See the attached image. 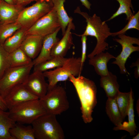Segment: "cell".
<instances>
[{"label":"cell","instance_id":"1","mask_svg":"<svg viewBox=\"0 0 139 139\" xmlns=\"http://www.w3.org/2000/svg\"><path fill=\"white\" fill-rule=\"evenodd\" d=\"M73 84L79 98L82 117L85 123L93 120L92 114L97 103V88L92 80L82 76L70 75L68 79Z\"/></svg>","mask_w":139,"mask_h":139},{"label":"cell","instance_id":"2","mask_svg":"<svg viewBox=\"0 0 139 139\" xmlns=\"http://www.w3.org/2000/svg\"><path fill=\"white\" fill-rule=\"evenodd\" d=\"M75 13L80 14L86 20L87 23L85 29L80 36H90L95 37L97 39L96 45L93 51L88 55L89 58L108 48V44L106 41L107 38L111 36L110 28L106 22L102 21L100 18L94 14L92 16H89L86 12H81L77 7L74 11Z\"/></svg>","mask_w":139,"mask_h":139},{"label":"cell","instance_id":"3","mask_svg":"<svg viewBox=\"0 0 139 139\" xmlns=\"http://www.w3.org/2000/svg\"><path fill=\"white\" fill-rule=\"evenodd\" d=\"M84 63L81 61V57H73L67 58L61 66L43 72L45 77L48 79V90L56 86L58 82L68 79L71 75L75 77L80 75Z\"/></svg>","mask_w":139,"mask_h":139},{"label":"cell","instance_id":"4","mask_svg":"<svg viewBox=\"0 0 139 139\" xmlns=\"http://www.w3.org/2000/svg\"><path fill=\"white\" fill-rule=\"evenodd\" d=\"M55 115L46 113L32 123L35 139H64L63 130Z\"/></svg>","mask_w":139,"mask_h":139},{"label":"cell","instance_id":"5","mask_svg":"<svg viewBox=\"0 0 139 139\" xmlns=\"http://www.w3.org/2000/svg\"><path fill=\"white\" fill-rule=\"evenodd\" d=\"M9 116L16 122L31 124L36 119L47 112L39 99L28 101L9 110Z\"/></svg>","mask_w":139,"mask_h":139},{"label":"cell","instance_id":"6","mask_svg":"<svg viewBox=\"0 0 139 139\" xmlns=\"http://www.w3.org/2000/svg\"><path fill=\"white\" fill-rule=\"evenodd\" d=\"M39 99L47 113L60 115L69 108L66 91L62 86L57 85L48 90L46 94Z\"/></svg>","mask_w":139,"mask_h":139},{"label":"cell","instance_id":"7","mask_svg":"<svg viewBox=\"0 0 139 139\" xmlns=\"http://www.w3.org/2000/svg\"><path fill=\"white\" fill-rule=\"evenodd\" d=\"M53 8L51 0H38L32 5L25 7L16 22L27 30Z\"/></svg>","mask_w":139,"mask_h":139},{"label":"cell","instance_id":"8","mask_svg":"<svg viewBox=\"0 0 139 139\" xmlns=\"http://www.w3.org/2000/svg\"><path fill=\"white\" fill-rule=\"evenodd\" d=\"M33 63L19 67H10L0 79V92L4 97L15 86L23 84L33 67Z\"/></svg>","mask_w":139,"mask_h":139},{"label":"cell","instance_id":"9","mask_svg":"<svg viewBox=\"0 0 139 139\" xmlns=\"http://www.w3.org/2000/svg\"><path fill=\"white\" fill-rule=\"evenodd\" d=\"M61 27L56 11L53 9L43 16L26 32V35H35L44 37L55 32Z\"/></svg>","mask_w":139,"mask_h":139},{"label":"cell","instance_id":"10","mask_svg":"<svg viewBox=\"0 0 139 139\" xmlns=\"http://www.w3.org/2000/svg\"><path fill=\"white\" fill-rule=\"evenodd\" d=\"M118 36L119 39L115 38L113 40L121 45L122 50L119 54L115 57V60L112 64L118 66L121 74L128 73L126 68L125 64L132 53L139 51V46H134L133 44H136L139 46V39L138 38L126 36L124 34H121Z\"/></svg>","mask_w":139,"mask_h":139},{"label":"cell","instance_id":"11","mask_svg":"<svg viewBox=\"0 0 139 139\" xmlns=\"http://www.w3.org/2000/svg\"><path fill=\"white\" fill-rule=\"evenodd\" d=\"M43 73L33 71L30 74L23 84L30 92L40 99L46 94L48 84L45 80Z\"/></svg>","mask_w":139,"mask_h":139},{"label":"cell","instance_id":"12","mask_svg":"<svg viewBox=\"0 0 139 139\" xmlns=\"http://www.w3.org/2000/svg\"><path fill=\"white\" fill-rule=\"evenodd\" d=\"M4 98L8 110L23 102L39 99L28 90L23 84L13 88Z\"/></svg>","mask_w":139,"mask_h":139},{"label":"cell","instance_id":"13","mask_svg":"<svg viewBox=\"0 0 139 139\" xmlns=\"http://www.w3.org/2000/svg\"><path fill=\"white\" fill-rule=\"evenodd\" d=\"M75 26L71 20L68 23L66 31L61 39L55 44L52 49L51 57H64L73 44L72 30H74Z\"/></svg>","mask_w":139,"mask_h":139},{"label":"cell","instance_id":"14","mask_svg":"<svg viewBox=\"0 0 139 139\" xmlns=\"http://www.w3.org/2000/svg\"><path fill=\"white\" fill-rule=\"evenodd\" d=\"M44 37L27 35L20 48L30 58L33 60L37 57L40 51Z\"/></svg>","mask_w":139,"mask_h":139},{"label":"cell","instance_id":"15","mask_svg":"<svg viewBox=\"0 0 139 139\" xmlns=\"http://www.w3.org/2000/svg\"><path fill=\"white\" fill-rule=\"evenodd\" d=\"M24 7L18 4H9L0 0V22L5 24L16 22Z\"/></svg>","mask_w":139,"mask_h":139},{"label":"cell","instance_id":"16","mask_svg":"<svg viewBox=\"0 0 139 139\" xmlns=\"http://www.w3.org/2000/svg\"><path fill=\"white\" fill-rule=\"evenodd\" d=\"M60 29V27L54 33L44 37L40 51L37 57L32 60L34 66L52 57L51 50L54 45L60 40L57 36Z\"/></svg>","mask_w":139,"mask_h":139},{"label":"cell","instance_id":"17","mask_svg":"<svg viewBox=\"0 0 139 139\" xmlns=\"http://www.w3.org/2000/svg\"><path fill=\"white\" fill-rule=\"evenodd\" d=\"M115 57L108 52L100 53L89 58V64L93 66L98 75L101 77L107 75L109 73L107 64L109 60Z\"/></svg>","mask_w":139,"mask_h":139},{"label":"cell","instance_id":"18","mask_svg":"<svg viewBox=\"0 0 139 139\" xmlns=\"http://www.w3.org/2000/svg\"><path fill=\"white\" fill-rule=\"evenodd\" d=\"M100 83L108 98H115L120 92L117 77L110 71L107 75L101 77Z\"/></svg>","mask_w":139,"mask_h":139},{"label":"cell","instance_id":"19","mask_svg":"<svg viewBox=\"0 0 139 139\" xmlns=\"http://www.w3.org/2000/svg\"><path fill=\"white\" fill-rule=\"evenodd\" d=\"M27 30L21 28L7 39L2 44L5 50L10 53L19 48L26 36Z\"/></svg>","mask_w":139,"mask_h":139},{"label":"cell","instance_id":"20","mask_svg":"<svg viewBox=\"0 0 139 139\" xmlns=\"http://www.w3.org/2000/svg\"><path fill=\"white\" fill-rule=\"evenodd\" d=\"M134 99L133 97V92L132 91L130 97V103L127 111L128 121L124 122L120 125L116 126L114 130H124L128 132L131 135L135 134L137 131L136 126L134 120V111L133 108Z\"/></svg>","mask_w":139,"mask_h":139},{"label":"cell","instance_id":"21","mask_svg":"<svg viewBox=\"0 0 139 139\" xmlns=\"http://www.w3.org/2000/svg\"><path fill=\"white\" fill-rule=\"evenodd\" d=\"M16 122L9 116V112L0 110V139H14L11 135L10 129Z\"/></svg>","mask_w":139,"mask_h":139},{"label":"cell","instance_id":"22","mask_svg":"<svg viewBox=\"0 0 139 139\" xmlns=\"http://www.w3.org/2000/svg\"><path fill=\"white\" fill-rule=\"evenodd\" d=\"M60 23L63 36L64 34L68 23L72 18L67 15L64 7L65 0H52Z\"/></svg>","mask_w":139,"mask_h":139},{"label":"cell","instance_id":"23","mask_svg":"<svg viewBox=\"0 0 139 139\" xmlns=\"http://www.w3.org/2000/svg\"><path fill=\"white\" fill-rule=\"evenodd\" d=\"M10 133L14 139H35L32 126H25L18 123L11 128Z\"/></svg>","mask_w":139,"mask_h":139},{"label":"cell","instance_id":"24","mask_svg":"<svg viewBox=\"0 0 139 139\" xmlns=\"http://www.w3.org/2000/svg\"><path fill=\"white\" fill-rule=\"evenodd\" d=\"M106 111L111 121L115 125H120L123 120L115 98H108L106 103Z\"/></svg>","mask_w":139,"mask_h":139},{"label":"cell","instance_id":"25","mask_svg":"<svg viewBox=\"0 0 139 139\" xmlns=\"http://www.w3.org/2000/svg\"><path fill=\"white\" fill-rule=\"evenodd\" d=\"M10 67H19L32 63V60L20 48L9 53Z\"/></svg>","mask_w":139,"mask_h":139},{"label":"cell","instance_id":"26","mask_svg":"<svg viewBox=\"0 0 139 139\" xmlns=\"http://www.w3.org/2000/svg\"><path fill=\"white\" fill-rule=\"evenodd\" d=\"M67 58L58 57H52L50 58L33 66V71L44 72L49 70L62 66Z\"/></svg>","mask_w":139,"mask_h":139},{"label":"cell","instance_id":"27","mask_svg":"<svg viewBox=\"0 0 139 139\" xmlns=\"http://www.w3.org/2000/svg\"><path fill=\"white\" fill-rule=\"evenodd\" d=\"M119 3V6L117 10L106 21H110L118 16L123 14L126 16V20H128L134 14L133 8L132 3V0H116Z\"/></svg>","mask_w":139,"mask_h":139},{"label":"cell","instance_id":"28","mask_svg":"<svg viewBox=\"0 0 139 139\" xmlns=\"http://www.w3.org/2000/svg\"><path fill=\"white\" fill-rule=\"evenodd\" d=\"M132 90V89L131 88L130 91L128 92L120 91L115 98L119 110L123 119L127 115Z\"/></svg>","mask_w":139,"mask_h":139},{"label":"cell","instance_id":"29","mask_svg":"<svg viewBox=\"0 0 139 139\" xmlns=\"http://www.w3.org/2000/svg\"><path fill=\"white\" fill-rule=\"evenodd\" d=\"M21 28L16 22L3 24L0 22V44H3L6 40Z\"/></svg>","mask_w":139,"mask_h":139},{"label":"cell","instance_id":"30","mask_svg":"<svg viewBox=\"0 0 139 139\" xmlns=\"http://www.w3.org/2000/svg\"><path fill=\"white\" fill-rule=\"evenodd\" d=\"M127 24L121 30L114 32H111V36H115L121 34H125L127 31L131 29L139 30V11L132 16L128 20Z\"/></svg>","mask_w":139,"mask_h":139},{"label":"cell","instance_id":"31","mask_svg":"<svg viewBox=\"0 0 139 139\" xmlns=\"http://www.w3.org/2000/svg\"><path fill=\"white\" fill-rule=\"evenodd\" d=\"M9 53L0 44V79L5 72L10 67Z\"/></svg>","mask_w":139,"mask_h":139},{"label":"cell","instance_id":"32","mask_svg":"<svg viewBox=\"0 0 139 139\" xmlns=\"http://www.w3.org/2000/svg\"><path fill=\"white\" fill-rule=\"evenodd\" d=\"M82 55L81 57L82 62L84 63L86 58V41L87 37L85 36H82Z\"/></svg>","mask_w":139,"mask_h":139},{"label":"cell","instance_id":"33","mask_svg":"<svg viewBox=\"0 0 139 139\" xmlns=\"http://www.w3.org/2000/svg\"><path fill=\"white\" fill-rule=\"evenodd\" d=\"M0 109L2 110L7 111L8 110L7 106L0 92Z\"/></svg>","mask_w":139,"mask_h":139},{"label":"cell","instance_id":"34","mask_svg":"<svg viewBox=\"0 0 139 139\" xmlns=\"http://www.w3.org/2000/svg\"><path fill=\"white\" fill-rule=\"evenodd\" d=\"M133 65L136 66V67L135 68L134 73V75L136 79H137L139 76V59H138L135 62L133 63L130 67Z\"/></svg>","mask_w":139,"mask_h":139},{"label":"cell","instance_id":"35","mask_svg":"<svg viewBox=\"0 0 139 139\" xmlns=\"http://www.w3.org/2000/svg\"><path fill=\"white\" fill-rule=\"evenodd\" d=\"M38 0H16V4L24 7L31 2L33 1H37Z\"/></svg>","mask_w":139,"mask_h":139},{"label":"cell","instance_id":"36","mask_svg":"<svg viewBox=\"0 0 139 139\" xmlns=\"http://www.w3.org/2000/svg\"><path fill=\"white\" fill-rule=\"evenodd\" d=\"M80 1L81 2L82 5L84 6L89 10L91 9V4L88 0H80Z\"/></svg>","mask_w":139,"mask_h":139},{"label":"cell","instance_id":"37","mask_svg":"<svg viewBox=\"0 0 139 139\" xmlns=\"http://www.w3.org/2000/svg\"><path fill=\"white\" fill-rule=\"evenodd\" d=\"M8 3L13 5H15L16 4V0H4Z\"/></svg>","mask_w":139,"mask_h":139},{"label":"cell","instance_id":"38","mask_svg":"<svg viewBox=\"0 0 139 139\" xmlns=\"http://www.w3.org/2000/svg\"><path fill=\"white\" fill-rule=\"evenodd\" d=\"M139 134L138 133L135 136L133 137V139H139Z\"/></svg>","mask_w":139,"mask_h":139},{"label":"cell","instance_id":"39","mask_svg":"<svg viewBox=\"0 0 139 139\" xmlns=\"http://www.w3.org/2000/svg\"></svg>","mask_w":139,"mask_h":139},{"label":"cell","instance_id":"40","mask_svg":"<svg viewBox=\"0 0 139 139\" xmlns=\"http://www.w3.org/2000/svg\"></svg>","mask_w":139,"mask_h":139}]
</instances>
